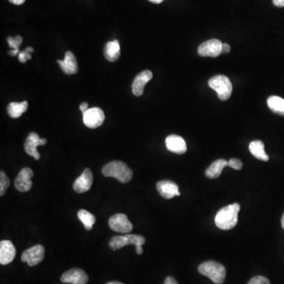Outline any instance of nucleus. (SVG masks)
<instances>
[{"label": "nucleus", "mask_w": 284, "mask_h": 284, "mask_svg": "<svg viewBox=\"0 0 284 284\" xmlns=\"http://www.w3.org/2000/svg\"><path fill=\"white\" fill-rule=\"evenodd\" d=\"M240 205L238 203L226 206L221 208L216 216L215 223L217 227L222 230H231L238 224V215Z\"/></svg>", "instance_id": "f257e3e1"}, {"label": "nucleus", "mask_w": 284, "mask_h": 284, "mask_svg": "<svg viewBox=\"0 0 284 284\" xmlns=\"http://www.w3.org/2000/svg\"><path fill=\"white\" fill-rule=\"evenodd\" d=\"M102 174L105 177L115 178L122 183H128L133 178L131 169L126 163L117 160L106 163L102 169Z\"/></svg>", "instance_id": "f03ea898"}, {"label": "nucleus", "mask_w": 284, "mask_h": 284, "mask_svg": "<svg viewBox=\"0 0 284 284\" xmlns=\"http://www.w3.org/2000/svg\"><path fill=\"white\" fill-rule=\"evenodd\" d=\"M198 272L208 277L216 284H223L226 278V268L216 261H209L199 265Z\"/></svg>", "instance_id": "7ed1b4c3"}, {"label": "nucleus", "mask_w": 284, "mask_h": 284, "mask_svg": "<svg viewBox=\"0 0 284 284\" xmlns=\"http://www.w3.org/2000/svg\"><path fill=\"white\" fill-rule=\"evenodd\" d=\"M208 85L217 92V96L221 100H227L232 93V84L225 75H216L210 78Z\"/></svg>", "instance_id": "20e7f679"}, {"label": "nucleus", "mask_w": 284, "mask_h": 284, "mask_svg": "<svg viewBox=\"0 0 284 284\" xmlns=\"http://www.w3.org/2000/svg\"><path fill=\"white\" fill-rule=\"evenodd\" d=\"M146 243V238L140 234H130L114 236L109 241V246L113 251H118L126 245H134L142 246Z\"/></svg>", "instance_id": "39448f33"}, {"label": "nucleus", "mask_w": 284, "mask_h": 284, "mask_svg": "<svg viewBox=\"0 0 284 284\" xmlns=\"http://www.w3.org/2000/svg\"><path fill=\"white\" fill-rule=\"evenodd\" d=\"M109 227L112 231L122 234H129L133 230V225L127 216L123 213H118L112 216L109 221Z\"/></svg>", "instance_id": "423d86ee"}, {"label": "nucleus", "mask_w": 284, "mask_h": 284, "mask_svg": "<svg viewBox=\"0 0 284 284\" xmlns=\"http://www.w3.org/2000/svg\"><path fill=\"white\" fill-rule=\"evenodd\" d=\"M45 250L42 245H36L24 251L21 261L26 262L28 266H35L45 258Z\"/></svg>", "instance_id": "0eeeda50"}, {"label": "nucleus", "mask_w": 284, "mask_h": 284, "mask_svg": "<svg viewBox=\"0 0 284 284\" xmlns=\"http://www.w3.org/2000/svg\"><path fill=\"white\" fill-rule=\"evenodd\" d=\"M105 116L99 108H92L83 112L84 124L91 129L99 127L104 122Z\"/></svg>", "instance_id": "6e6552de"}, {"label": "nucleus", "mask_w": 284, "mask_h": 284, "mask_svg": "<svg viewBox=\"0 0 284 284\" xmlns=\"http://www.w3.org/2000/svg\"><path fill=\"white\" fill-rule=\"evenodd\" d=\"M46 144V139L41 138L38 133L32 132L27 137L24 148H25V151L27 154L32 156L36 160H38L41 158V155L38 153V146H45Z\"/></svg>", "instance_id": "1a4fd4ad"}, {"label": "nucleus", "mask_w": 284, "mask_h": 284, "mask_svg": "<svg viewBox=\"0 0 284 284\" xmlns=\"http://www.w3.org/2000/svg\"><path fill=\"white\" fill-rule=\"evenodd\" d=\"M222 45L223 43L219 40H209L198 47L197 53L200 56L215 58L222 54Z\"/></svg>", "instance_id": "9d476101"}, {"label": "nucleus", "mask_w": 284, "mask_h": 284, "mask_svg": "<svg viewBox=\"0 0 284 284\" xmlns=\"http://www.w3.org/2000/svg\"><path fill=\"white\" fill-rule=\"evenodd\" d=\"M33 171L28 167L21 169L14 180V187L19 192H28L32 187V179Z\"/></svg>", "instance_id": "9b49d317"}, {"label": "nucleus", "mask_w": 284, "mask_h": 284, "mask_svg": "<svg viewBox=\"0 0 284 284\" xmlns=\"http://www.w3.org/2000/svg\"><path fill=\"white\" fill-rule=\"evenodd\" d=\"M89 281L87 274L80 268H72L64 272L61 276V282L63 283L85 284Z\"/></svg>", "instance_id": "f8f14e48"}, {"label": "nucleus", "mask_w": 284, "mask_h": 284, "mask_svg": "<svg viewBox=\"0 0 284 284\" xmlns=\"http://www.w3.org/2000/svg\"><path fill=\"white\" fill-rule=\"evenodd\" d=\"M93 175L90 169L85 168L82 174L75 180L73 188L78 194H83L89 191L92 186Z\"/></svg>", "instance_id": "ddd939ff"}, {"label": "nucleus", "mask_w": 284, "mask_h": 284, "mask_svg": "<svg viewBox=\"0 0 284 284\" xmlns=\"http://www.w3.org/2000/svg\"><path fill=\"white\" fill-rule=\"evenodd\" d=\"M153 73L149 69L142 71L135 77L132 84V92L136 96H140L144 92L145 86L146 84L153 78Z\"/></svg>", "instance_id": "4468645a"}, {"label": "nucleus", "mask_w": 284, "mask_h": 284, "mask_svg": "<svg viewBox=\"0 0 284 284\" xmlns=\"http://www.w3.org/2000/svg\"><path fill=\"white\" fill-rule=\"evenodd\" d=\"M156 188L160 196L166 199H171L174 196H180L179 187L174 182L170 180H162L156 184Z\"/></svg>", "instance_id": "2eb2a0df"}, {"label": "nucleus", "mask_w": 284, "mask_h": 284, "mask_svg": "<svg viewBox=\"0 0 284 284\" xmlns=\"http://www.w3.org/2000/svg\"><path fill=\"white\" fill-rule=\"evenodd\" d=\"M16 256V248L9 240H4L0 242V263L7 265L14 261Z\"/></svg>", "instance_id": "dca6fc26"}, {"label": "nucleus", "mask_w": 284, "mask_h": 284, "mask_svg": "<svg viewBox=\"0 0 284 284\" xmlns=\"http://www.w3.org/2000/svg\"><path fill=\"white\" fill-rule=\"evenodd\" d=\"M165 143L166 147L171 153L183 154L187 152V143L180 136L175 134L169 135L166 138Z\"/></svg>", "instance_id": "f3484780"}, {"label": "nucleus", "mask_w": 284, "mask_h": 284, "mask_svg": "<svg viewBox=\"0 0 284 284\" xmlns=\"http://www.w3.org/2000/svg\"><path fill=\"white\" fill-rule=\"evenodd\" d=\"M57 62L66 75H75L78 72V62L75 55L71 52H66L64 60H57Z\"/></svg>", "instance_id": "a211bd4d"}, {"label": "nucleus", "mask_w": 284, "mask_h": 284, "mask_svg": "<svg viewBox=\"0 0 284 284\" xmlns=\"http://www.w3.org/2000/svg\"><path fill=\"white\" fill-rule=\"evenodd\" d=\"M105 58L109 62H116L119 59L120 56V45L119 41L115 40L113 41L108 42L105 45L103 50Z\"/></svg>", "instance_id": "6ab92c4d"}, {"label": "nucleus", "mask_w": 284, "mask_h": 284, "mask_svg": "<svg viewBox=\"0 0 284 284\" xmlns=\"http://www.w3.org/2000/svg\"><path fill=\"white\" fill-rule=\"evenodd\" d=\"M228 166V162L224 159H220L213 162L208 168L206 169L205 174L209 179H217L220 177L224 167Z\"/></svg>", "instance_id": "aec40b11"}, {"label": "nucleus", "mask_w": 284, "mask_h": 284, "mask_svg": "<svg viewBox=\"0 0 284 284\" xmlns=\"http://www.w3.org/2000/svg\"><path fill=\"white\" fill-rule=\"evenodd\" d=\"M248 149L253 156L258 160L262 161H268L269 160V157L265 151V145L261 140H254L251 142Z\"/></svg>", "instance_id": "412c9836"}, {"label": "nucleus", "mask_w": 284, "mask_h": 284, "mask_svg": "<svg viewBox=\"0 0 284 284\" xmlns=\"http://www.w3.org/2000/svg\"><path fill=\"white\" fill-rule=\"evenodd\" d=\"M28 109V102L23 101L21 103L13 102L7 106V113L12 119H18Z\"/></svg>", "instance_id": "4be33fe9"}, {"label": "nucleus", "mask_w": 284, "mask_h": 284, "mask_svg": "<svg viewBox=\"0 0 284 284\" xmlns=\"http://www.w3.org/2000/svg\"><path fill=\"white\" fill-rule=\"evenodd\" d=\"M268 108L274 113L284 116V99L276 96H270L267 100Z\"/></svg>", "instance_id": "5701e85b"}, {"label": "nucleus", "mask_w": 284, "mask_h": 284, "mask_svg": "<svg viewBox=\"0 0 284 284\" xmlns=\"http://www.w3.org/2000/svg\"><path fill=\"white\" fill-rule=\"evenodd\" d=\"M78 217L81 220V222L85 226V229L91 231L92 227L96 223V217L92 215V213L85 209H81L78 212Z\"/></svg>", "instance_id": "b1692460"}, {"label": "nucleus", "mask_w": 284, "mask_h": 284, "mask_svg": "<svg viewBox=\"0 0 284 284\" xmlns=\"http://www.w3.org/2000/svg\"><path fill=\"white\" fill-rule=\"evenodd\" d=\"M10 184L11 183H10V180L7 174L4 171L1 170V172H0V195L4 196L6 194Z\"/></svg>", "instance_id": "393cba45"}, {"label": "nucleus", "mask_w": 284, "mask_h": 284, "mask_svg": "<svg viewBox=\"0 0 284 284\" xmlns=\"http://www.w3.org/2000/svg\"><path fill=\"white\" fill-rule=\"evenodd\" d=\"M33 48H31V47L25 48L23 52H19V54H18V60L22 63H25L27 61L32 59L31 53L33 52Z\"/></svg>", "instance_id": "a878e982"}, {"label": "nucleus", "mask_w": 284, "mask_h": 284, "mask_svg": "<svg viewBox=\"0 0 284 284\" xmlns=\"http://www.w3.org/2000/svg\"><path fill=\"white\" fill-rule=\"evenodd\" d=\"M22 41H23V39L20 36H17L16 38L9 37L7 38V42H8L10 48H13V50H16V51H19V47Z\"/></svg>", "instance_id": "bb28decb"}, {"label": "nucleus", "mask_w": 284, "mask_h": 284, "mask_svg": "<svg viewBox=\"0 0 284 284\" xmlns=\"http://www.w3.org/2000/svg\"><path fill=\"white\" fill-rule=\"evenodd\" d=\"M248 284H270V282L266 277L258 275L248 281Z\"/></svg>", "instance_id": "cd10ccee"}, {"label": "nucleus", "mask_w": 284, "mask_h": 284, "mask_svg": "<svg viewBox=\"0 0 284 284\" xmlns=\"http://www.w3.org/2000/svg\"><path fill=\"white\" fill-rule=\"evenodd\" d=\"M228 166L235 170H241L242 168V163L238 159L232 158L228 161Z\"/></svg>", "instance_id": "c85d7f7f"}, {"label": "nucleus", "mask_w": 284, "mask_h": 284, "mask_svg": "<svg viewBox=\"0 0 284 284\" xmlns=\"http://www.w3.org/2000/svg\"><path fill=\"white\" fill-rule=\"evenodd\" d=\"M230 51H231V47L228 44L225 43V44H223L222 45V53L227 54L229 53Z\"/></svg>", "instance_id": "c756f323"}, {"label": "nucleus", "mask_w": 284, "mask_h": 284, "mask_svg": "<svg viewBox=\"0 0 284 284\" xmlns=\"http://www.w3.org/2000/svg\"><path fill=\"white\" fill-rule=\"evenodd\" d=\"M164 284H179L177 282V281L174 279V278L173 277H167L166 278L165 281H164Z\"/></svg>", "instance_id": "7c9ffc66"}, {"label": "nucleus", "mask_w": 284, "mask_h": 284, "mask_svg": "<svg viewBox=\"0 0 284 284\" xmlns=\"http://www.w3.org/2000/svg\"><path fill=\"white\" fill-rule=\"evenodd\" d=\"M274 5L278 7H284V0H272Z\"/></svg>", "instance_id": "2f4dec72"}, {"label": "nucleus", "mask_w": 284, "mask_h": 284, "mask_svg": "<svg viewBox=\"0 0 284 284\" xmlns=\"http://www.w3.org/2000/svg\"><path fill=\"white\" fill-rule=\"evenodd\" d=\"M8 1L14 5H21L25 2V0H8Z\"/></svg>", "instance_id": "473e14b6"}, {"label": "nucleus", "mask_w": 284, "mask_h": 284, "mask_svg": "<svg viewBox=\"0 0 284 284\" xmlns=\"http://www.w3.org/2000/svg\"><path fill=\"white\" fill-rule=\"evenodd\" d=\"M88 106H89V104L87 103H82V104L80 105V110L82 111V112H86L88 110Z\"/></svg>", "instance_id": "72a5a7b5"}, {"label": "nucleus", "mask_w": 284, "mask_h": 284, "mask_svg": "<svg viewBox=\"0 0 284 284\" xmlns=\"http://www.w3.org/2000/svg\"><path fill=\"white\" fill-rule=\"evenodd\" d=\"M8 54L11 55V56H15V55L19 54V51H16V50H11V51H10V52H8Z\"/></svg>", "instance_id": "f704fd0d"}, {"label": "nucleus", "mask_w": 284, "mask_h": 284, "mask_svg": "<svg viewBox=\"0 0 284 284\" xmlns=\"http://www.w3.org/2000/svg\"><path fill=\"white\" fill-rule=\"evenodd\" d=\"M149 1L153 3V4H161V3L163 2V0H149Z\"/></svg>", "instance_id": "c9c22d12"}, {"label": "nucleus", "mask_w": 284, "mask_h": 284, "mask_svg": "<svg viewBox=\"0 0 284 284\" xmlns=\"http://www.w3.org/2000/svg\"><path fill=\"white\" fill-rule=\"evenodd\" d=\"M106 284H123L122 282H117V281H114V282H108Z\"/></svg>", "instance_id": "e433bc0d"}, {"label": "nucleus", "mask_w": 284, "mask_h": 284, "mask_svg": "<svg viewBox=\"0 0 284 284\" xmlns=\"http://www.w3.org/2000/svg\"><path fill=\"white\" fill-rule=\"evenodd\" d=\"M281 224H282V227L284 229V214L282 217V220H281Z\"/></svg>", "instance_id": "4c0bfd02"}]
</instances>
